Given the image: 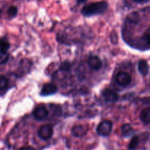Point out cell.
Here are the masks:
<instances>
[{
    "label": "cell",
    "instance_id": "7a4b0ae2",
    "mask_svg": "<svg viewBox=\"0 0 150 150\" xmlns=\"http://www.w3.org/2000/svg\"><path fill=\"white\" fill-rule=\"evenodd\" d=\"M112 126L113 124L111 121L105 120L99 124L97 128V132L98 135H102V136H107L111 133L112 130Z\"/></svg>",
    "mask_w": 150,
    "mask_h": 150
},
{
    "label": "cell",
    "instance_id": "8fae6325",
    "mask_svg": "<svg viewBox=\"0 0 150 150\" xmlns=\"http://www.w3.org/2000/svg\"><path fill=\"white\" fill-rule=\"evenodd\" d=\"M140 119L144 124L150 123V107H146L141 112Z\"/></svg>",
    "mask_w": 150,
    "mask_h": 150
},
{
    "label": "cell",
    "instance_id": "8992f818",
    "mask_svg": "<svg viewBox=\"0 0 150 150\" xmlns=\"http://www.w3.org/2000/svg\"><path fill=\"white\" fill-rule=\"evenodd\" d=\"M58 91V88L56 85L53 83H47L45 84L41 90L40 94L42 96H49L52 95L57 93Z\"/></svg>",
    "mask_w": 150,
    "mask_h": 150
},
{
    "label": "cell",
    "instance_id": "44dd1931",
    "mask_svg": "<svg viewBox=\"0 0 150 150\" xmlns=\"http://www.w3.org/2000/svg\"><path fill=\"white\" fill-rule=\"evenodd\" d=\"M133 1H136L138 3H146L149 1V0H133Z\"/></svg>",
    "mask_w": 150,
    "mask_h": 150
},
{
    "label": "cell",
    "instance_id": "ac0fdd59",
    "mask_svg": "<svg viewBox=\"0 0 150 150\" xmlns=\"http://www.w3.org/2000/svg\"><path fill=\"white\" fill-rule=\"evenodd\" d=\"M61 68L62 70H68V69H70V65H69V63H64L62 65Z\"/></svg>",
    "mask_w": 150,
    "mask_h": 150
},
{
    "label": "cell",
    "instance_id": "30bf717a",
    "mask_svg": "<svg viewBox=\"0 0 150 150\" xmlns=\"http://www.w3.org/2000/svg\"><path fill=\"white\" fill-rule=\"evenodd\" d=\"M139 71L142 75L146 76L149 73V65L144 60H142L139 63Z\"/></svg>",
    "mask_w": 150,
    "mask_h": 150
},
{
    "label": "cell",
    "instance_id": "5b68a950",
    "mask_svg": "<svg viewBox=\"0 0 150 150\" xmlns=\"http://www.w3.org/2000/svg\"><path fill=\"white\" fill-rule=\"evenodd\" d=\"M116 80L119 85L122 86H127L131 81V76L127 72L120 71L117 74Z\"/></svg>",
    "mask_w": 150,
    "mask_h": 150
},
{
    "label": "cell",
    "instance_id": "7402d4cb",
    "mask_svg": "<svg viewBox=\"0 0 150 150\" xmlns=\"http://www.w3.org/2000/svg\"><path fill=\"white\" fill-rule=\"evenodd\" d=\"M77 1L79 3H83V2H84L86 0H77Z\"/></svg>",
    "mask_w": 150,
    "mask_h": 150
},
{
    "label": "cell",
    "instance_id": "e0dca14e",
    "mask_svg": "<svg viewBox=\"0 0 150 150\" xmlns=\"http://www.w3.org/2000/svg\"><path fill=\"white\" fill-rule=\"evenodd\" d=\"M7 14L10 18L16 17V15L18 14V8L16 6H11L9 7L8 10H7Z\"/></svg>",
    "mask_w": 150,
    "mask_h": 150
},
{
    "label": "cell",
    "instance_id": "2e32d148",
    "mask_svg": "<svg viewBox=\"0 0 150 150\" xmlns=\"http://www.w3.org/2000/svg\"><path fill=\"white\" fill-rule=\"evenodd\" d=\"M8 85V79L4 75H0V91L7 88Z\"/></svg>",
    "mask_w": 150,
    "mask_h": 150
},
{
    "label": "cell",
    "instance_id": "7c38bea8",
    "mask_svg": "<svg viewBox=\"0 0 150 150\" xmlns=\"http://www.w3.org/2000/svg\"><path fill=\"white\" fill-rule=\"evenodd\" d=\"M121 129L122 135L124 137H126V138L131 136L134 133V131H133L132 126L130 124H125L122 125Z\"/></svg>",
    "mask_w": 150,
    "mask_h": 150
},
{
    "label": "cell",
    "instance_id": "4fadbf2b",
    "mask_svg": "<svg viewBox=\"0 0 150 150\" xmlns=\"http://www.w3.org/2000/svg\"><path fill=\"white\" fill-rule=\"evenodd\" d=\"M10 44L8 40L5 37H1L0 38V50L4 51H7L10 49Z\"/></svg>",
    "mask_w": 150,
    "mask_h": 150
},
{
    "label": "cell",
    "instance_id": "5bb4252c",
    "mask_svg": "<svg viewBox=\"0 0 150 150\" xmlns=\"http://www.w3.org/2000/svg\"><path fill=\"white\" fill-rule=\"evenodd\" d=\"M139 139L138 138V136H133L132 138L131 141H130V144H129L128 148L130 150H134L137 147L138 144H139Z\"/></svg>",
    "mask_w": 150,
    "mask_h": 150
},
{
    "label": "cell",
    "instance_id": "ffe728a7",
    "mask_svg": "<svg viewBox=\"0 0 150 150\" xmlns=\"http://www.w3.org/2000/svg\"><path fill=\"white\" fill-rule=\"evenodd\" d=\"M19 150H35L32 146H23L21 149H19Z\"/></svg>",
    "mask_w": 150,
    "mask_h": 150
},
{
    "label": "cell",
    "instance_id": "d6986e66",
    "mask_svg": "<svg viewBox=\"0 0 150 150\" xmlns=\"http://www.w3.org/2000/svg\"><path fill=\"white\" fill-rule=\"evenodd\" d=\"M144 38H145V41H146V42H147L148 44L150 45V33L146 34L144 36Z\"/></svg>",
    "mask_w": 150,
    "mask_h": 150
},
{
    "label": "cell",
    "instance_id": "6da1fadb",
    "mask_svg": "<svg viewBox=\"0 0 150 150\" xmlns=\"http://www.w3.org/2000/svg\"><path fill=\"white\" fill-rule=\"evenodd\" d=\"M108 8V3L105 1L90 3L82 8L81 13L84 16H91L102 14Z\"/></svg>",
    "mask_w": 150,
    "mask_h": 150
},
{
    "label": "cell",
    "instance_id": "3957f363",
    "mask_svg": "<svg viewBox=\"0 0 150 150\" xmlns=\"http://www.w3.org/2000/svg\"><path fill=\"white\" fill-rule=\"evenodd\" d=\"M33 115L38 120H44L48 117V112L43 104H40L34 109Z\"/></svg>",
    "mask_w": 150,
    "mask_h": 150
},
{
    "label": "cell",
    "instance_id": "9c48e42d",
    "mask_svg": "<svg viewBox=\"0 0 150 150\" xmlns=\"http://www.w3.org/2000/svg\"><path fill=\"white\" fill-rule=\"evenodd\" d=\"M87 132V128L83 125H76L72 129V133L76 137H82Z\"/></svg>",
    "mask_w": 150,
    "mask_h": 150
},
{
    "label": "cell",
    "instance_id": "277c9868",
    "mask_svg": "<svg viewBox=\"0 0 150 150\" xmlns=\"http://www.w3.org/2000/svg\"><path fill=\"white\" fill-rule=\"evenodd\" d=\"M38 135H39L40 138L43 140L49 139L53 135L52 126L49 124L42 125L38 130Z\"/></svg>",
    "mask_w": 150,
    "mask_h": 150
},
{
    "label": "cell",
    "instance_id": "52a82bcc",
    "mask_svg": "<svg viewBox=\"0 0 150 150\" xmlns=\"http://www.w3.org/2000/svg\"><path fill=\"white\" fill-rule=\"evenodd\" d=\"M103 96L107 102H115L118 100V94L114 91L110 89H105L103 91Z\"/></svg>",
    "mask_w": 150,
    "mask_h": 150
},
{
    "label": "cell",
    "instance_id": "ba28073f",
    "mask_svg": "<svg viewBox=\"0 0 150 150\" xmlns=\"http://www.w3.org/2000/svg\"><path fill=\"white\" fill-rule=\"evenodd\" d=\"M88 65L92 69L98 71L102 67V61L98 56H91L88 60Z\"/></svg>",
    "mask_w": 150,
    "mask_h": 150
},
{
    "label": "cell",
    "instance_id": "9a60e30c",
    "mask_svg": "<svg viewBox=\"0 0 150 150\" xmlns=\"http://www.w3.org/2000/svg\"><path fill=\"white\" fill-rule=\"evenodd\" d=\"M9 60V54L7 51L0 50V64H5Z\"/></svg>",
    "mask_w": 150,
    "mask_h": 150
}]
</instances>
